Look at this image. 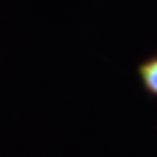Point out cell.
Wrapping results in <instances>:
<instances>
[{"mask_svg": "<svg viewBox=\"0 0 157 157\" xmlns=\"http://www.w3.org/2000/svg\"><path fill=\"white\" fill-rule=\"evenodd\" d=\"M137 76L143 90L150 98L157 99V52L141 60L137 67Z\"/></svg>", "mask_w": 157, "mask_h": 157, "instance_id": "6da1fadb", "label": "cell"}]
</instances>
